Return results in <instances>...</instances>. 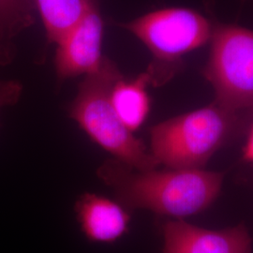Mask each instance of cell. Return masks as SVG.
<instances>
[{
	"instance_id": "1",
	"label": "cell",
	"mask_w": 253,
	"mask_h": 253,
	"mask_svg": "<svg viewBox=\"0 0 253 253\" xmlns=\"http://www.w3.org/2000/svg\"><path fill=\"white\" fill-rule=\"evenodd\" d=\"M97 174L126 210L146 209L178 219L207 209L223 183L222 172L204 169L134 172L116 159L102 163Z\"/></svg>"
},
{
	"instance_id": "2",
	"label": "cell",
	"mask_w": 253,
	"mask_h": 253,
	"mask_svg": "<svg viewBox=\"0 0 253 253\" xmlns=\"http://www.w3.org/2000/svg\"><path fill=\"white\" fill-rule=\"evenodd\" d=\"M122 77L116 63L104 57L100 70L85 75L80 83L70 117L116 160L136 171L154 170L160 164L144 142L122 124L112 105L111 91Z\"/></svg>"
},
{
	"instance_id": "3",
	"label": "cell",
	"mask_w": 253,
	"mask_h": 253,
	"mask_svg": "<svg viewBox=\"0 0 253 253\" xmlns=\"http://www.w3.org/2000/svg\"><path fill=\"white\" fill-rule=\"evenodd\" d=\"M241 114L218 105L167 119L150 129V152L169 169H203L241 128Z\"/></svg>"
},
{
	"instance_id": "4",
	"label": "cell",
	"mask_w": 253,
	"mask_h": 253,
	"mask_svg": "<svg viewBox=\"0 0 253 253\" xmlns=\"http://www.w3.org/2000/svg\"><path fill=\"white\" fill-rule=\"evenodd\" d=\"M118 26L140 40L152 55L145 73L150 84L163 85L180 71L183 57L210 42L214 26L195 9L167 8Z\"/></svg>"
},
{
	"instance_id": "5",
	"label": "cell",
	"mask_w": 253,
	"mask_h": 253,
	"mask_svg": "<svg viewBox=\"0 0 253 253\" xmlns=\"http://www.w3.org/2000/svg\"><path fill=\"white\" fill-rule=\"evenodd\" d=\"M204 76L215 102L238 112H253V31L234 25L214 26Z\"/></svg>"
},
{
	"instance_id": "6",
	"label": "cell",
	"mask_w": 253,
	"mask_h": 253,
	"mask_svg": "<svg viewBox=\"0 0 253 253\" xmlns=\"http://www.w3.org/2000/svg\"><path fill=\"white\" fill-rule=\"evenodd\" d=\"M103 21L94 0L75 27L57 43L54 69L60 81L97 73L105 56L101 54Z\"/></svg>"
},
{
	"instance_id": "7",
	"label": "cell",
	"mask_w": 253,
	"mask_h": 253,
	"mask_svg": "<svg viewBox=\"0 0 253 253\" xmlns=\"http://www.w3.org/2000/svg\"><path fill=\"white\" fill-rule=\"evenodd\" d=\"M163 253H252L253 240L240 224L223 230H208L183 219L163 227Z\"/></svg>"
},
{
	"instance_id": "8",
	"label": "cell",
	"mask_w": 253,
	"mask_h": 253,
	"mask_svg": "<svg viewBox=\"0 0 253 253\" xmlns=\"http://www.w3.org/2000/svg\"><path fill=\"white\" fill-rule=\"evenodd\" d=\"M75 212L82 231L93 242L113 243L127 230L130 217L118 202L95 193H84L76 202Z\"/></svg>"
},
{
	"instance_id": "9",
	"label": "cell",
	"mask_w": 253,
	"mask_h": 253,
	"mask_svg": "<svg viewBox=\"0 0 253 253\" xmlns=\"http://www.w3.org/2000/svg\"><path fill=\"white\" fill-rule=\"evenodd\" d=\"M149 84L150 78L145 72L132 80L123 76L111 91L112 105L119 120L131 132L144 124L149 114L150 98L146 90Z\"/></svg>"
},
{
	"instance_id": "10",
	"label": "cell",
	"mask_w": 253,
	"mask_h": 253,
	"mask_svg": "<svg viewBox=\"0 0 253 253\" xmlns=\"http://www.w3.org/2000/svg\"><path fill=\"white\" fill-rule=\"evenodd\" d=\"M50 42L58 43L83 18L92 0H33Z\"/></svg>"
},
{
	"instance_id": "11",
	"label": "cell",
	"mask_w": 253,
	"mask_h": 253,
	"mask_svg": "<svg viewBox=\"0 0 253 253\" xmlns=\"http://www.w3.org/2000/svg\"><path fill=\"white\" fill-rule=\"evenodd\" d=\"M33 0H0V39L9 41L34 23Z\"/></svg>"
},
{
	"instance_id": "12",
	"label": "cell",
	"mask_w": 253,
	"mask_h": 253,
	"mask_svg": "<svg viewBox=\"0 0 253 253\" xmlns=\"http://www.w3.org/2000/svg\"><path fill=\"white\" fill-rule=\"evenodd\" d=\"M23 93V84L16 80L0 81V110L18 102Z\"/></svg>"
},
{
	"instance_id": "13",
	"label": "cell",
	"mask_w": 253,
	"mask_h": 253,
	"mask_svg": "<svg viewBox=\"0 0 253 253\" xmlns=\"http://www.w3.org/2000/svg\"><path fill=\"white\" fill-rule=\"evenodd\" d=\"M14 49L9 41L0 39V66H5L11 62L14 57Z\"/></svg>"
},
{
	"instance_id": "14",
	"label": "cell",
	"mask_w": 253,
	"mask_h": 253,
	"mask_svg": "<svg viewBox=\"0 0 253 253\" xmlns=\"http://www.w3.org/2000/svg\"><path fill=\"white\" fill-rule=\"evenodd\" d=\"M243 151H244L243 153H244L245 161L253 163V123Z\"/></svg>"
}]
</instances>
